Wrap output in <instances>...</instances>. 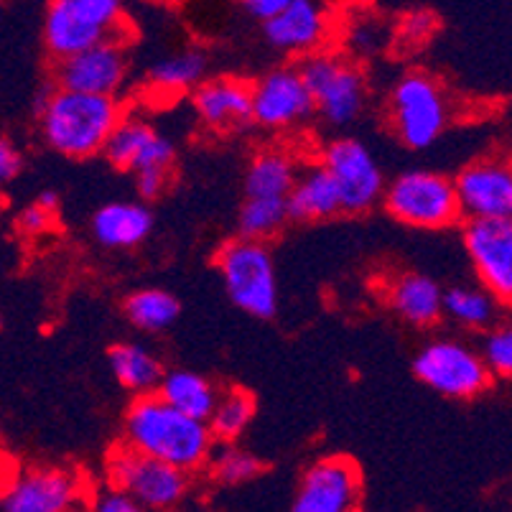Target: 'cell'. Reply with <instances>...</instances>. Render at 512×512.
<instances>
[{"label": "cell", "mask_w": 512, "mask_h": 512, "mask_svg": "<svg viewBox=\"0 0 512 512\" xmlns=\"http://www.w3.org/2000/svg\"><path fill=\"white\" fill-rule=\"evenodd\" d=\"M123 444L186 474L209 467L214 454L209 423L184 416L158 395L133 398L123 418Z\"/></svg>", "instance_id": "6da1fadb"}, {"label": "cell", "mask_w": 512, "mask_h": 512, "mask_svg": "<svg viewBox=\"0 0 512 512\" xmlns=\"http://www.w3.org/2000/svg\"><path fill=\"white\" fill-rule=\"evenodd\" d=\"M123 120V102L118 97L82 95L59 87H51L36 107L41 141L54 153L74 161L105 153Z\"/></svg>", "instance_id": "7a4b0ae2"}, {"label": "cell", "mask_w": 512, "mask_h": 512, "mask_svg": "<svg viewBox=\"0 0 512 512\" xmlns=\"http://www.w3.org/2000/svg\"><path fill=\"white\" fill-rule=\"evenodd\" d=\"M125 8L118 0H51L41 39L54 62H67L102 41L123 39Z\"/></svg>", "instance_id": "3957f363"}, {"label": "cell", "mask_w": 512, "mask_h": 512, "mask_svg": "<svg viewBox=\"0 0 512 512\" xmlns=\"http://www.w3.org/2000/svg\"><path fill=\"white\" fill-rule=\"evenodd\" d=\"M299 69L324 123L347 128L360 118L367 105V77L347 51L324 49L301 59Z\"/></svg>", "instance_id": "277c9868"}, {"label": "cell", "mask_w": 512, "mask_h": 512, "mask_svg": "<svg viewBox=\"0 0 512 512\" xmlns=\"http://www.w3.org/2000/svg\"><path fill=\"white\" fill-rule=\"evenodd\" d=\"M385 212L416 230H446L462 220V204L451 176L431 169H408L388 181Z\"/></svg>", "instance_id": "5b68a950"}, {"label": "cell", "mask_w": 512, "mask_h": 512, "mask_svg": "<svg viewBox=\"0 0 512 512\" xmlns=\"http://www.w3.org/2000/svg\"><path fill=\"white\" fill-rule=\"evenodd\" d=\"M214 265L220 271L225 291L232 304L255 319H273L278 311V278L276 263L265 242L235 240L225 242Z\"/></svg>", "instance_id": "8992f818"}, {"label": "cell", "mask_w": 512, "mask_h": 512, "mask_svg": "<svg viewBox=\"0 0 512 512\" xmlns=\"http://www.w3.org/2000/svg\"><path fill=\"white\" fill-rule=\"evenodd\" d=\"M388 120L403 146L426 151L449 128V97L431 74L406 72L388 95Z\"/></svg>", "instance_id": "52a82bcc"}, {"label": "cell", "mask_w": 512, "mask_h": 512, "mask_svg": "<svg viewBox=\"0 0 512 512\" xmlns=\"http://www.w3.org/2000/svg\"><path fill=\"white\" fill-rule=\"evenodd\" d=\"M413 375L428 390L449 400L479 398L495 380L482 349L456 337H436L423 344L413 357Z\"/></svg>", "instance_id": "ba28073f"}, {"label": "cell", "mask_w": 512, "mask_h": 512, "mask_svg": "<svg viewBox=\"0 0 512 512\" xmlns=\"http://www.w3.org/2000/svg\"><path fill=\"white\" fill-rule=\"evenodd\" d=\"M107 484L136 497L148 510H171L189 490V474L118 444L105 459Z\"/></svg>", "instance_id": "9c48e42d"}, {"label": "cell", "mask_w": 512, "mask_h": 512, "mask_svg": "<svg viewBox=\"0 0 512 512\" xmlns=\"http://www.w3.org/2000/svg\"><path fill=\"white\" fill-rule=\"evenodd\" d=\"M319 164L332 174L344 214H365L383 202L388 181L375 153L360 138L342 136L329 141L321 151Z\"/></svg>", "instance_id": "30bf717a"}, {"label": "cell", "mask_w": 512, "mask_h": 512, "mask_svg": "<svg viewBox=\"0 0 512 512\" xmlns=\"http://www.w3.org/2000/svg\"><path fill=\"white\" fill-rule=\"evenodd\" d=\"M3 512H87L82 482L57 464L16 469L3 487Z\"/></svg>", "instance_id": "8fae6325"}, {"label": "cell", "mask_w": 512, "mask_h": 512, "mask_svg": "<svg viewBox=\"0 0 512 512\" xmlns=\"http://www.w3.org/2000/svg\"><path fill=\"white\" fill-rule=\"evenodd\" d=\"M360 495V467L349 456H324L304 469L288 512H355Z\"/></svg>", "instance_id": "7c38bea8"}, {"label": "cell", "mask_w": 512, "mask_h": 512, "mask_svg": "<svg viewBox=\"0 0 512 512\" xmlns=\"http://www.w3.org/2000/svg\"><path fill=\"white\" fill-rule=\"evenodd\" d=\"M462 242L479 286L500 306H512V217L464 222Z\"/></svg>", "instance_id": "4fadbf2b"}, {"label": "cell", "mask_w": 512, "mask_h": 512, "mask_svg": "<svg viewBox=\"0 0 512 512\" xmlns=\"http://www.w3.org/2000/svg\"><path fill=\"white\" fill-rule=\"evenodd\" d=\"M464 220H510L512 217V161L484 156L462 166L454 176Z\"/></svg>", "instance_id": "5bb4252c"}, {"label": "cell", "mask_w": 512, "mask_h": 512, "mask_svg": "<svg viewBox=\"0 0 512 512\" xmlns=\"http://www.w3.org/2000/svg\"><path fill=\"white\" fill-rule=\"evenodd\" d=\"M314 113V100L299 67H276L253 82V123L260 128H299Z\"/></svg>", "instance_id": "9a60e30c"}, {"label": "cell", "mask_w": 512, "mask_h": 512, "mask_svg": "<svg viewBox=\"0 0 512 512\" xmlns=\"http://www.w3.org/2000/svg\"><path fill=\"white\" fill-rule=\"evenodd\" d=\"M128 82V54L123 41H102L54 67V87L82 95L118 97Z\"/></svg>", "instance_id": "2e32d148"}, {"label": "cell", "mask_w": 512, "mask_h": 512, "mask_svg": "<svg viewBox=\"0 0 512 512\" xmlns=\"http://www.w3.org/2000/svg\"><path fill=\"white\" fill-rule=\"evenodd\" d=\"M334 18L316 0H288L281 16L263 26L265 44L288 57H311L329 49Z\"/></svg>", "instance_id": "e0dca14e"}, {"label": "cell", "mask_w": 512, "mask_h": 512, "mask_svg": "<svg viewBox=\"0 0 512 512\" xmlns=\"http://www.w3.org/2000/svg\"><path fill=\"white\" fill-rule=\"evenodd\" d=\"M105 161L113 169L146 174V171H174L176 146L148 120L125 115L105 148Z\"/></svg>", "instance_id": "ac0fdd59"}, {"label": "cell", "mask_w": 512, "mask_h": 512, "mask_svg": "<svg viewBox=\"0 0 512 512\" xmlns=\"http://www.w3.org/2000/svg\"><path fill=\"white\" fill-rule=\"evenodd\" d=\"M192 107L199 123L212 133H232L253 123V82L232 74L207 77L192 92Z\"/></svg>", "instance_id": "d6986e66"}, {"label": "cell", "mask_w": 512, "mask_h": 512, "mask_svg": "<svg viewBox=\"0 0 512 512\" xmlns=\"http://www.w3.org/2000/svg\"><path fill=\"white\" fill-rule=\"evenodd\" d=\"M444 288L421 271H403L385 286V304L400 321L416 329L439 324L444 316Z\"/></svg>", "instance_id": "ffe728a7"}, {"label": "cell", "mask_w": 512, "mask_h": 512, "mask_svg": "<svg viewBox=\"0 0 512 512\" xmlns=\"http://www.w3.org/2000/svg\"><path fill=\"white\" fill-rule=\"evenodd\" d=\"M92 237L107 250H130L148 240L153 214L143 202H107L92 214Z\"/></svg>", "instance_id": "44dd1931"}, {"label": "cell", "mask_w": 512, "mask_h": 512, "mask_svg": "<svg viewBox=\"0 0 512 512\" xmlns=\"http://www.w3.org/2000/svg\"><path fill=\"white\" fill-rule=\"evenodd\" d=\"M291 222H327L342 214V197L332 174L321 164L304 166L288 197Z\"/></svg>", "instance_id": "7402d4cb"}, {"label": "cell", "mask_w": 512, "mask_h": 512, "mask_svg": "<svg viewBox=\"0 0 512 512\" xmlns=\"http://www.w3.org/2000/svg\"><path fill=\"white\" fill-rule=\"evenodd\" d=\"M107 367L118 385L136 398L156 395L164 383V365L153 349L141 342H118L107 349Z\"/></svg>", "instance_id": "603a6c76"}, {"label": "cell", "mask_w": 512, "mask_h": 512, "mask_svg": "<svg viewBox=\"0 0 512 512\" xmlns=\"http://www.w3.org/2000/svg\"><path fill=\"white\" fill-rule=\"evenodd\" d=\"M299 164L281 148H263L245 169V199H288L299 181Z\"/></svg>", "instance_id": "cb8c5ba5"}, {"label": "cell", "mask_w": 512, "mask_h": 512, "mask_svg": "<svg viewBox=\"0 0 512 512\" xmlns=\"http://www.w3.org/2000/svg\"><path fill=\"white\" fill-rule=\"evenodd\" d=\"M156 395L164 398L171 408L181 411L184 416L209 423L214 408L222 398V390L209 377L176 367V370H166L164 383H161Z\"/></svg>", "instance_id": "d4e9b609"}, {"label": "cell", "mask_w": 512, "mask_h": 512, "mask_svg": "<svg viewBox=\"0 0 512 512\" xmlns=\"http://www.w3.org/2000/svg\"><path fill=\"white\" fill-rule=\"evenodd\" d=\"M444 316L456 327L472 329V332H490L500 321V301L487 288L456 283L444 293Z\"/></svg>", "instance_id": "484cf974"}, {"label": "cell", "mask_w": 512, "mask_h": 512, "mask_svg": "<svg viewBox=\"0 0 512 512\" xmlns=\"http://www.w3.org/2000/svg\"><path fill=\"white\" fill-rule=\"evenodd\" d=\"M209 59L202 49H181L161 59L148 72V85L161 95L194 92L207 79Z\"/></svg>", "instance_id": "4316f807"}, {"label": "cell", "mask_w": 512, "mask_h": 512, "mask_svg": "<svg viewBox=\"0 0 512 512\" xmlns=\"http://www.w3.org/2000/svg\"><path fill=\"white\" fill-rule=\"evenodd\" d=\"M123 314L138 332L158 334L179 321L181 301L166 288H141L125 296Z\"/></svg>", "instance_id": "83f0119b"}, {"label": "cell", "mask_w": 512, "mask_h": 512, "mask_svg": "<svg viewBox=\"0 0 512 512\" xmlns=\"http://www.w3.org/2000/svg\"><path fill=\"white\" fill-rule=\"evenodd\" d=\"M291 222L288 199H245L237 214V232L245 240L268 242Z\"/></svg>", "instance_id": "f1b7e54d"}, {"label": "cell", "mask_w": 512, "mask_h": 512, "mask_svg": "<svg viewBox=\"0 0 512 512\" xmlns=\"http://www.w3.org/2000/svg\"><path fill=\"white\" fill-rule=\"evenodd\" d=\"M255 418V398L242 388H227L209 418L214 441L235 444Z\"/></svg>", "instance_id": "f546056e"}, {"label": "cell", "mask_w": 512, "mask_h": 512, "mask_svg": "<svg viewBox=\"0 0 512 512\" xmlns=\"http://www.w3.org/2000/svg\"><path fill=\"white\" fill-rule=\"evenodd\" d=\"M265 469L258 456L250 451L240 449L235 444H222L220 449H214L212 459H209V472L217 482L222 484H242L258 477Z\"/></svg>", "instance_id": "4dcf8cb0"}, {"label": "cell", "mask_w": 512, "mask_h": 512, "mask_svg": "<svg viewBox=\"0 0 512 512\" xmlns=\"http://www.w3.org/2000/svg\"><path fill=\"white\" fill-rule=\"evenodd\" d=\"M482 355L490 365L492 375L512 380V319L500 321L497 327L484 334Z\"/></svg>", "instance_id": "1f68e13d"}, {"label": "cell", "mask_w": 512, "mask_h": 512, "mask_svg": "<svg viewBox=\"0 0 512 512\" xmlns=\"http://www.w3.org/2000/svg\"><path fill=\"white\" fill-rule=\"evenodd\" d=\"M385 29L375 18H355V23L349 26L347 31V54L352 59H367L370 54H375L385 41Z\"/></svg>", "instance_id": "d6a6232c"}, {"label": "cell", "mask_w": 512, "mask_h": 512, "mask_svg": "<svg viewBox=\"0 0 512 512\" xmlns=\"http://www.w3.org/2000/svg\"><path fill=\"white\" fill-rule=\"evenodd\" d=\"M436 26H439V21H436L434 13L426 11V8H418V11H408L406 16L400 18L395 36L408 46H421L434 36Z\"/></svg>", "instance_id": "836d02e7"}, {"label": "cell", "mask_w": 512, "mask_h": 512, "mask_svg": "<svg viewBox=\"0 0 512 512\" xmlns=\"http://www.w3.org/2000/svg\"><path fill=\"white\" fill-rule=\"evenodd\" d=\"M87 512H151L143 507L136 497H130L128 492L118 490L113 484H102L100 490L90 497L87 502Z\"/></svg>", "instance_id": "e575fe53"}, {"label": "cell", "mask_w": 512, "mask_h": 512, "mask_svg": "<svg viewBox=\"0 0 512 512\" xmlns=\"http://www.w3.org/2000/svg\"><path fill=\"white\" fill-rule=\"evenodd\" d=\"M51 225H54V214H49L36 202L29 204V207H23L16 217V227L23 232V235H29V237L44 235Z\"/></svg>", "instance_id": "d590c367"}, {"label": "cell", "mask_w": 512, "mask_h": 512, "mask_svg": "<svg viewBox=\"0 0 512 512\" xmlns=\"http://www.w3.org/2000/svg\"><path fill=\"white\" fill-rule=\"evenodd\" d=\"M23 169V153L16 143L8 136L0 138V181L3 184H11L13 179H18Z\"/></svg>", "instance_id": "8d00e7d4"}, {"label": "cell", "mask_w": 512, "mask_h": 512, "mask_svg": "<svg viewBox=\"0 0 512 512\" xmlns=\"http://www.w3.org/2000/svg\"><path fill=\"white\" fill-rule=\"evenodd\" d=\"M171 181V171H146V174H136V192L141 202H151L166 192V186Z\"/></svg>", "instance_id": "74e56055"}, {"label": "cell", "mask_w": 512, "mask_h": 512, "mask_svg": "<svg viewBox=\"0 0 512 512\" xmlns=\"http://www.w3.org/2000/svg\"><path fill=\"white\" fill-rule=\"evenodd\" d=\"M286 6L288 0H245V3H242V11L248 13L253 21L263 23L265 26V23H271L276 16H281Z\"/></svg>", "instance_id": "f35d334b"}, {"label": "cell", "mask_w": 512, "mask_h": 512, "mask_svg": "<svg viewBox=\"0 0 512 512\" xmlns=\"http://www.w3.org/2000/svg\"><path fill=\"white\" fill-rule=\"evenodd\" d=\"M36 204H39V207H44L46 212L57 217V212H59V194L54 192V189H44V192H41L39 197H36Z\"/></svg>", "instance_id": "ab89813d"}]
</instances>
